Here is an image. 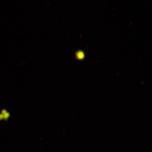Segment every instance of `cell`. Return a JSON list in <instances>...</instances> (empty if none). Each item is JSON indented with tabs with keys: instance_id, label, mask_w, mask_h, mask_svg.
<instances>
[{
	"instance_id": "cell-3",
	"label": "cell",
	"mask_w": 152,
	"mask_h": 152,
	"mask_svg": "<svg viewBox=\"0 0 152 152\" xmlns=\"http://www.w3.org/2000/svg\"><path fill=\"white\" fill-rule=\"evenodd\" d=\"M7 112V111H6V110H5V109H3L1 110V113L3 115H4V114L6 113Z\"/></svg>"
},
{
	"instance_id": "cell-2",
	"label": "cell",
	"mask_w": 152,
	"mask_h": 152,
	"mask_svg": "<svg viewBox=\"0 0 152 152\" xmlns=\"http://www.w3.org/2000/svg\"><path fill=\"white\" fill-rule=\"evenodd\" d=\"M4 119V115L0 113V121H2Z\"/></svg>"
},
{
	"instance_id": "cell-1",
	"label": "cell",
	"mask_w": 152,
	"mask_h": 152,
	"mask_svg": "<svg viewBox=\"0 0 152 152\" xmlns=\"http://www.w3.org/2000/svg\"><path fill=\"white\" fill-rule=\"evenodd\" d=\"M10 113L7 112L4 115V119L5 120V121L7 120L10 117Z\"/></svg>"
}]
</instances>
